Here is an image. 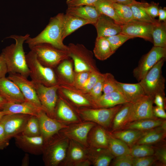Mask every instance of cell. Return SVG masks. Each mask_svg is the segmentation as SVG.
Returning a JSON list of instances; mask_svg holds the SVG:
<instances>
[{
  "instance_id": "1",
  "label": "cell",
  "mask_w": 166,
  "mask_h": 166,
  "mask_svg": "<svg viewBox=\"0 0 166 166\" xmlns=\"http://www.w3.org/2000/svg\"><path fill=\"white\" fill-rule=\"evenodd\" d=\"M30 37L29 34L24 36L11 35L8 38L14 39L15 43L3 49L1 53L6 63L8 73H18L27 77L30 72L28 67L23 44Z\"/></svg>"
},
{
  "instance_id": "2",
  "label": "cell",
  "mask_w": 166,
  "mask_h": 166,
  "mask_svg": "<svg viewBox=\"0 0 166 166\" xmlns=\"http://www.w3.org/2000/svg\"><path fill=\"white\" fill-rule=\"evenodd\" d=\"M64 14H58L51 18L48 24L38 35L29 37L25 41L30 48L41 43H48L60 49L68 50V46L63 43V19Z\"/></svg>"
},
{
  "instance_id": "3",
  "label": "cell",
  "mask_w": 166,
  "mask_h": 166,
  "mask_svg": "<svg viewBox=\"0 0 166 166\" xmlns=\"http://www.w3.org/2000/svg\"><path fill=\"white\" fill-rule=\"evenodd\" d=\"M69 141L68 138L59 132L45 142L42 154L45 165H61L65 158Z\"/></svg>"
},
{
  "instance_id": "4",
  "label": "cell",
  "mask_w": 166,
  "mask_h": 166,
  "mask_svg": "<svg viewBox=\"0 0 166 166\" xmlns=\"http://www.w3.org/2000/svg\"><path fill=\"white\" fill-rule=\"evenodd\" d=\"M26 58L32 81L47 86L59 85L53 69L42 65L33 51L31 50L26 54Z\"/></svg>"
},
{
  "instance_id": "5",
  "label": "cell",
  "mask_w": 166,
  "mask_h": 166,
  "mask_svg": "<svg viewBox=\"0 0 166 166\" xmlns=\"http://www.w3.org/2000/svg\"><path fill=\"white\" fill-rule=\"evenodd\" d=\"M165 60L166 58H164L159 61L139 81L145 95L153 100L157 94L165 96V80L162 68Z\"/></svg>"
},
{
  "instance_id": "6",
  "label": "cell",
  "mask_w": 166,
  "mask_h": 166,
  "mask_svg": "<svg viewBox=\"0 0 166 166\" xmlns=\"http://www.w3.org/2000/svg\"><path fill=\"white\" fill-rule=\"evenodd\" d=\"M123 105L107 108L83 107L77 108L75 110L83 121L94 122L105 128L110 126L115 115Z\"/></svg>"
},
{
  "instance_id": "7",
  "label": "cell",
  "mask_w": 166,
  "mask_h": 166,
  "mask_svg": "<svg viewBox=\"0 0 166 166\" xmlns=\"http://www.w3.org/2000/svg\"><path fill=\"white\" fill-rule=\"evenodd\" d=\"M68 47L69 57L73 62L75 72L98 70L93 58V53L83 45L71 43Z\"/></svg>"
},
{
  "instance_id": "8",
  "label": "cell",
  "mask_w": 166,
  "mask_h": 166,
  "mask_svg": "<svg viewBox=\"0 0 166 166\" xmlns=\"http://www.w3.org/2000/svg\"><path fill=\"white\" fill-rule=\"evenodd\" d=\"M43 65L54 69L63 60L69 58L68 50L57 48L48 43H41L30 48Z\"/></svg>"
},
{
  "instance_id": "9",
  "label": "cell",
  "mask_w": 166,
  "mask_h": 166,
  "mask_svg": "<svg viewBox=\"0 0 166 166\" xmlns=\"http://www.w3.org/2000/svg\"><path fill=\"white\" fill-rule=\"evenodd\" d=\"M34 83L37 96L44 111L48 116L54 118L58 98V90L60 85L47 86L41 84Z\"/></svg>"
},
{
  "instance_id": "10",
  "label": "cell",
  "mask_w": 166,
  "mask_h": 166,
  "mask_svg": "<svg viewBox=\"0 0 166 166\" xmlns=\"http://www.w3.org/2000/svg\"><path fill=\"white\" fill-rule=\"evenodd\" d=\"M166 57V48L153 46L144 55L138 66L133 71L134 77L140 81L148 71L159 61Z\"/></svg>"
},
{
  "instance_id": "11",
  "label": "cell",
  "mask_w": 166,
  "mask_h": 166,
  "mask_svg": "<svg viewBox=\"0 0 166 166\" xmlns=\"http://www.w3.org/2000/svg\"><path fill=\"white\" fill-rule=\"evenodd\" d=\"M88 148L69 140L65 158L61 165L89 166L92 164L88 158Z\"/></svg>"
},
{
  "instance_id": "12",
  "label": "cell",
  "mask_w": 166,
  "mask_h": 166,
  "mask_svg": "<svg viewBox=\"0 0 166 166\" xmlns=\"http://www.w3.org/2000/svg\"><path fill=\"white\" fill-rule=\"evenodd\" d=\"M96 124L92 122L82 121L69 124L59 132L69 140H74L88 148V135L91 129Z\"/></svg>"
},
{
  "instance_id": "13",
  "label": "cell",
  "mask_w": 166,
  "mask_h": 166,
  "mask_svg": "<svg viewBox=\"0 0 166 166\" xmlns=\"http://www.w3.org/2000/svg\"><path fill=\"white\" fill-rule=\"evenodd\" d=\"M7 78L14 83L22 94L25 101L43 110L36 91L34 83L18 73H10Z\"/></svg>"
},
{
  "instance_id": "14",
  "label": "cell",
  "mask_w": 166,
  "mask_h": 166,
  "mask_svg": "<svg viewBox=\"0 0 166 166\" xmlns=\"http://www.w3.org/2000/svg\"><path fill=\"white\" fill-rule=\"evenodd\" d=\"M31 116L19 113L5 115L0 121L7 138L10 140L22 133Z\"/></svg>"
},
{
  "instance_id": "15",
  "label": "cell",
  "mask_w": 166,
  "mask_h": 166,
  "mask_svg": "<svg viewBox=\"0 0 166 166\" xmlns=\"http://www.w3.org/2000/svg\"><path fill=\"white\" fill-rule=\"evenodd\" d=\"M153 101L145 95L132 103L127 124L135 121L156 117L153 113Z\"/></svg>"
},
{
  "instance_id": "16",
  "label": "cell",
  "mask_w": 166,
  "mask_h": 166,
  "mask_svg": "<svg viewBox=\"0 0 166 166\" xmlns=\"http://www.w3.org/2000/svg\"><path fill=\"white\" fill-rule=\"evenodd\" d=\"M154 25L134 20L121 25V33L134 38H140L153 43L152 34Z\"/></svg>"
},
{
  "instance_id": "17",
  "label": "cell",
  "mask_w": 166,
  "mask_h": 166,
  "mask_svg": "<svg viewBox=\"0 0 166 166\" xmlns=\"http://www.w3.org/2000/svg\"><path fill=\"white\" fill-rule=\"evenodd\" d=\"M37 117L39 122L41 135L43 138L45 142L68 125L50 117L43 110L40 112Z\"/></svg>"
},
{
  "instance_id": "18",
  "label": "cell",
  "mask_w": 166,
  "mask_h": 166,
  "mask_svg": "<svg viewBox=\"0 0 166 166\" xmlns=\"http://www.w3.org/2000/svg\"><path fill=\"white\" fill-rule=\"evenodd\" d=\"M14 138L16 145L26 153L35 155L42 154L45 141L41 135L29 136L21 133Z\"/></svg>"
},
{
  "instance_id": "19",
  "label": "cell",
  "mask_w": 166,
  "mask_h": 166,
  "mask_svg": "<svg viewBox=\"0 0 166 166\" xmlns=\"http://www.w3.org/2000/svg\"><path fill=\"white\" fill-rule=\"evenodd\" d=\"M56 105L54 118L66 124H70L82 121L76 110L60 95Z\"/></svg>"
},
{
  "instance_id": "20",
  "label": "cell",
  "mask_w": 166,
  "mask_h": 166,
  "mask_svg": "<svg viewBox=\"0 0 166 166\" xmlns=\"http://www.w3.org/2000/svg\"><path fill=\"white\" fill-rule=\"evenodd\" d=\"M58 94L66 98L78 107L94 108L93 101L86 94L81 93L68 85H60Z\"/></svg>"
},
{
  "instance_id": "21",
  "label": "cell",
  "mask_w": 166,
  "mask_h": 166,
  "mask_svg": "<svg viewBox=\"0 0 166 166\" xmlns=\"http://www.w3.org/2000/svg\"><path fill=\"white\" fill-rule=\"evenodd\" d=\"M0 96L8 102L19 103L25 101L17 85L6 77L0 78Z\"/></svg>"
},
{
  "instance_id": "22",
  "label": "cell",
  "mask_w": 166,
  "mask_h": 166,
  "mask_svg": "<svg viewBox=\"0 0 166 166\" xmlns=\"http://www.w3.org/2000/svg\"><path fill=\"white\" fill-rule=\"evenodd\" d=\"M94 26L97 30V38L113 36L121 31V25L116 23L111 18L101 14Z\"/></svg>"
},
{
  "instance_id": "23",
  "label": "cell",
  "mask_w": 166,
  "mask_h": 166,
  "mask_svg": "<svg viewBox=\"0 0 166 166\" xmlns=\"http://www.w3.org/2000/svg\"><path fill=\"white\" fill-rule=\"evenodd\" d=\"M110 132L105 128L96 124L90 130L87 139L89 147L108 148Z\"/></svg>"
},
{
  "instance_id": "24",
  "label": "cell",
  "mask_w": 166,
  "mask_h": 166,
  "mask_svg": "<svg viewBox=\"0 0 166 166\" xmlns=\"http://www.w3.org/2000/svg\"><path fill=\"white\" fill-rule=\"evenodd\" d=\"M69 58L62 61L54 69L59 85H71L73 83L75 73L73 69L72 60Z\"/></svg>"
},
{
  "instance_id": "25",
  "label": "cell",
  "mask_w": 166,
  "mask_h": 166,
  "mask_svg": "<svg viewBox=\"0 0 166 166\" xmlns=\"http://www.w3.org/2000/svg\"><path fill=\"white\" fill-rule=\"evenodd\" d=\"M129 102L119 91L103 94L94 102V108H107Z\"/></svg>"
},
{
  "instance_id": "26",
  "label": "cell",
  "mask_w": 166,
  "mask_h": 166,
  "mask_svg": "<svg viewBox=\"0 0 166 166\" xmlns=\"http://www.w3.org/2000/svg\"><path fill=\"white\" fill-rule=\"evenodd\" d=\"M87 149L88 159L95 166H108L114 157L108 148Z\"/></svg>"
},
{
  "instance_id": "27",
  "label": "cell",
  "mask_w": 166,
  "mask_h": 166,
  "mask_svg": "<svg viewBox=\"0 0 166 166\" xmlns=\"http://www.w3.org/2000/svg\"><path fill=\"white\" fill-rule=\"evenodd\" d=\"M66 13L89 21L93 25L101 14L93 6L68 7Z\"/></svg>"
},
{
  "instance_id": "28",
  "label": "cell",
  "mask_w": 166,
  "mask_h": 166,
  "mask_svg": "<svg viewBox=\"0 0 166 166\" xmlns=\"http://www.w3.org/2000/svg\"><path fill=\"white\" fill-rule=\"evenodd\" d=\"M41 109L29 102L15 103L7 102L2 110L10 114L19 113L38 117Z\"/></svg>"
},
{
  "instance_id": "29",
  "label": "cell",
  "mask_w": 166,
  "mask_h": 166,
  "mask_svg": "<svg viewBox=\"0 0 166 166\" xmlns=\"http://www.w3.org/2000/svg\"><path fill=\"white\" fill-rule=\"evenodd\" d=\"M121 93L129 102L133 103L146 95L139 83L134 84L123 83L117 81Z\"/></svg>"
},
{
  "instance_id": "30",
  "label": "cell",
  "mask_w": 166,
  "mask_h": 166,
  "mask_svg": "<svg viewBox=\"0 0 166 166\" xmlns=\"http://www.w3.org/2000/svg\"><path fill=\"white\" fill-rule=\"evenodd\" d=\"M89 24H92L89 21L66 13L63 19V40L80 28Z\"/></svg>"
},
{
  "instance_id": "31",
  "label": "cell",
  "mask_w": 166,
  "mask_h": 166,
  "mask_svg": "<svg viewBox=\"0 0 166 166\" xmlns=\"http://www.w3.org/2000/svg\"><path fill=\"white\" fill-rule=\"evenodd\" d=\"M166 134V121L160 126L146 131L135 144L150 145L162 140Z\"/></svg>"
},
{
  "instance_id": "32",
  "label": "cell",
  "mask_w": 166,
  "mask_h": 166,
  "mask_svg": "<svg viewBox=\"0 0 166 166\" xmlns=\"http://www.w3.org/2000/svg\"><path fill=\"white\" fill-rule=\"evenodd\" d=\"M166 121L164 119L156 117L141 119L128 123L121 130L130 129L147 131L160 126Z\"/></svg>"
},
{
  "instance_id": "33",
  "label": "cell",
  "mask_w": 166,
  "mask_h": 166,
  "mask_svg": "<svg viewBox=\"0 0 166 166\" xmlns=\"http://www.w3.org/2000/svg\"><path fill=\"white\" fill-rule=\"evenodd\" d=\"M146 131L129 129L110 132L113 136L121 140L131 147L136 144Z\"/></svg>"
},
{
  "instance_id": "34",
  "label": "cell",
  "mask_w": 166,
  "mask_h": 166,
  "mask_svg": "<svg viewBox=\"0 0 166 166\" xmlns=\"http://www.w3.org/2000/svg\"><path fill=\"white\" fill-rule=\"evenodd\" d=\"M93 53L96 58L101 61L107 59L114 53L109 41L105 37H97Z\"/></svg>"
},
{
  "instance_id": "35",
  "label": "cell",
  "mask_w": 166,
  "mask_h": 166,
  "mask_svg": "<svg viewBox=\"0 0 166 166\" xmlns=\"http://www.w3.org/2000/svg\"><path fill=\"white\" fill-rule=\"evenodd\" d=\"M132 103L123 104L115 115L112 122V130L110 132L121 129L127 124Z\"/></svg>"
},
{
  "instance_id": "36",
  "label": "cell",
  "mask_w": 166,
  "mask_h": 166,
  "mask_svg": "<svg viewBox=\"0 0 166 166\" xmlns=\"http://www.w3.org/2000/svg\"><path fill=\"white\" fill-rule=\"evenodd\" d=\"M148 4L146 2L136 1L129 5L135 20L155 24L159 22L158 20L151 17L147 12L145 6Z\"/></svg>"
},
{
  "instance_id": "37",
  "label": "cell",
  "mask_w": 166,
  "mask_h": 166,
  "mask_svg": "<svg viewBox=\"0 0 166 166\" xmlns=\"http://www.w3.org/2000/svg\"><path fill=\"white\" fill-rule=\"evenodd\" d=\"M108 149L114 157L130 154L129 146L121 140L113 136L110 132Z\"/></svg>"
},
{
  "instance_id": "38",
  "label": "cell",
  "mask_w": 166,
  "mask_h": 166,
  "mask_svg": "<svg viewBox=\"0 0 166 166\" xmlns=\"http://www.w3.org/2000/svg\"><path fill=\"white\" fill-rule=\"evenodd\" d=\"M94 6L101 14L111 18L118 24L121 25L123 24L110 0H98Z\"/></svg>"
},
{
  "instance_id": "39",
  "label": "cell",
  "mask_w": 166,
  "mask_h": 166,
  "mask_svg": "<svg viewBox=\"0 0 166 166\" xmlns=\"http://www.w3.org/2000/svg\"><path fill=\"white\" fill-rule=\"evenodd\" d=\"M152 34L154 46L166 48V22L154 24Z\"/></svg>"
},
{
  "instance_id": "40",
  "label": "cell",
  "mask_w": 166,
  "mask_h": 166,
  "mask_svg": "<svg viewBox=\"0 0 166 166\" xmlns=\"http://www.w3.org/2000/svg\"><path fill=\"white\" fill-rule=\"evenodd\" d=\"M111 2L117 15L123 24L135 20L129 5Z\"/></svg>"
},
{
  "instance_id": "41",
  "label": "cell",
  "mask_w": 166,
  "mask_h": 166,
  "mask_svg": "<svg viewBox=\"0 0 166 166\" xmlns=\"http://www.w3.org/2000/svg\"><path fill=\"white\" fill-rule=\"evenodd\" d=\"M21 134L29 136H37L41 135L39 122L37 117L30 116Z\"/></svg>"
},
{
  "instance_id": "42",
  "label": "cell",
  "mask_w": 166,
  "mask_h": 166,
  "mask_svg": "<svg viewBox=\"0 0 166 166\" xmlns=\"http://www.w3.org/2000/svg\"><path fill=\"white\" fill-rule=\"evenodd\" d=\"M130 148V155L133 158L153 155L155 152V149L152 147L146 144H135Z\"/></svg>"
},
{
  "instance_id": "43",
  "label": "cell",
  "mask_w": 166,
  "mask_h": 166,
  "mask_svg": "<svg viewBox=\"0 0 166 166\" xmlns=\"http://www.w3.org/2000/svg\"><path fill=\"white\" fill-rule=\"evenodd\" d=\"M117 81L111 73H104V78L103 83L102 92L106 94L115 91H119L121 93Z\"/></svg>"
},
{
  "instance_id": "44",
  "label": "cell",
  "mask_w": 166,
  "mask_h": 166,
  "mask_svg": "<svg viewBox=\"0 0 166 166\" xmlns=\"http://www.w3.org/2000/svg\"><path fill=\"white\" fill-rule=\"evenodd\" d=\"M105 38L109 41L112 50L114 53L120 46L127 40L135 38L121 33Z\"/></svg>"
},
{
  "instance_id": "45",
  "label": "cell",
  "mask_w": 166,
  "mask_h": 166,
  "mask_svg": "<svg viewBox=\"0 0 166 166\" xmlns=\"http://www.w3.org/2000/svg\"><path fill=\"white\" fill-rule=\"evenodd\" d=\"M102 74L98 70L92 71L86 82L80 89H76L70 87L81 93L86 94L91 89Z\"/></svg>"
},
{
  "instance_id": "46",
  "label": "cell",
  "mask_w": 166,
  "mask_h": 166,
  "mask_svg": "<svg viewBox=\"0 0 166 166\" xmlns=\"http://www.w3.org/2000/svg\"><path fill=\"white\" fill-rule=\"evenodd\" d=\"M104 78V73L90 91L86 94L94 102L102 94V86Z\"/></svg>"
},
{
  "instance_id": "47",
  "label": "cell",
  "mask_w": 166,
  "mask_h": 166,
  "mask_svg": "<svg viewBox=\"0 0 166 166\" xmlns=\"http://www.w3.org/2000/svg\"><path fill=\"white\" fill-rule=\"evenodd\" d=\"M91 72L92 71L76 73L75 74L74 81L73 85L69 86L76 89H80L87 81Z\"/></svg>"
},
{
  "instance_id": "48",
  "label": "cell",
  "mask_w": 166,
  "mask_h": 166,
  "mask_svg": "<svg viewBox=\"0 0 166 166\" xmlns=\"http://www.w3.org/2000/svg\"><path fill=\"white\" fill-rule=\"evenodd\" d=\"M156 159L154 155L133 158L132 166H149L154 164Z\"/></svg>"
},
{
  "instance_id": "49",
  "label": "cell",
  "mask_w": 166,
  "mask_h": 166,
  "mask_svg": "<svg viewBox=\"0 0 166 166\" xmlns=\"http://www.w3.org/2000/svg\"><path fill=\"white\" fill-rule=\"evenodd\" d=\"M133 157L130 154L116 157L111 164L113 166H132Z\"/></svg>"
},
{
  "instance_id": "50",
  "label": "cell",
  "mask_w": 166,
  "mask_h": 166,
  "mask_svg": "<svg viewBox=\"0 0 166 166\" xmlns=\"http://www.w3.org/2000/svg\"><path fill=\"white\" fill-rule=\"evenodd\" d=\"M155 157L156 161H158L162 166L166 165V148L165 146H161L155 149L153 155Z\"/></svg>"
},
{
  "instance_id": "51",
  "label": "cell",
  "mask_w": 166,
  "mask_h": 166,
  "mask_svg": "<svg viewBox=\"0 0 166 166\" xmlns=\"http://www.w3.org/2000/svg\"><path fill=\"white\" fill-rule=\"evenodd\" d=\"M98 0H66L68 7L93 6Z\"/></svg>"
},
{
  "instance_id": "52",
  "label": "cell",
  "mask_w": 166,
  "mask_h": 166,
  "mask_svg": "<svg viewBox=\"0 0 166 166\" xmlns=\"http://www.w3.org/2000/svg\"><path fill=\"white\" fill-rule=\"evenodd\" d=\"M159 3L152 2L145 6V9L148 14L152 18H155L158 16Z\"/></svg>"
},
{
  "instance_id": "53",
  "label": "cell",
  "mask_w": 166,
  "mask_h": 166,
  "mask_svg": "<svg viewBox=\"0 0 166 166\" xmlns=\"http://www.w3.org/2000/svg\"><path fill=\"white\" fill-rule=\"evenodd\" d=\"M9 140L6 136L2 124L0 121V150H3L9 145Z\"/></svg>"
},
{
  "instance_id": "54",
  "label": "cell",
  "mask_w": 166,
  "mask_h": 166,
  "mask_svg": "<svg viewBox=\"0 0 166 166\" xmlns=\"http://www.w3.org/2000/svg\"><path fill=\"white\" fill-rule=\"evenodd\" d=\"M165 101V96H164L160 94H157L155 96L153 102L156 106L164 109Z\"/></svg>"
},
{
  "instance_id": "55",
  "label": "cell",
  "mask_w": 166,
  "mask_h": 166,
  "mask_svg": "<svg viewBox=\"0 0 166 166\" xmlns=\"http://www.w3.org/2000/svg\"><path fill=\"white\" fill-rule=\"evenodd\" d=\"M7 73V65L4 58L1 53L0 54V78L5 77Z\"/></svg>"
},
{
  "instance_id": "56",
  "label": "cell",
  "mask_w": 166,
  "mask_h": 166,
  "mask_svg": "<svg viewBox=\"0 0 166 166\" xmlns=\"http://www.w3.org/2000/svg\"><path fill=\"white\" fill-rule=\"evenodd\" d=\"M153 113L154 116L156 117L162 119L166 118V113L164 109L157 106L153 107Z\"/></svg>"
},
{
  "instance_id": "57",
  "label": "cell",
  "mask_w": 166,
  "mask_h": 166,
  "mask_svg": "<svg viewBox=\"0 0 166 166\" xmlns=\"http://www.w3.org/2000/svg\"><path fill=\"white\" fill-rule=\"evenodd\" d=\"M159 19L158 20V22H166V8L164 7L162 8L159 7L158 11Z\"/></svg>"
},
{
  "instance_id": "58",
  "label": "cell",
  "mask_w": 166,
  "mask_h": 166,
  "mask_svg": "<svg viewBox=\"0 0 166 166\" xmlns=\"http://www.w3.org/2000/svg\"><path fill=\"white\" fill-rule=\"evenodd\" d=\"M110 1L117 3L125 5H130L136 1L135 0H109Z\"/></svg>"
},
{
  "instance_id": "59",
  "label": "cell",
  "mask_w": 166,
  "mask_h": 166,
  "mask_svg": "<svg viewBox=\"0 0 166 166\" xmlns=\"http://www.w3.org/2000/svg\"><path fill=\"white\" fill-rule=\"evenodd\" d=\"M29 163V157L28 153H26L22 160V166H27Z\"/></svg>"
},
{
  "instance_id": "60",
  "label": "cell",
  "mask_w": 166,
  "mask_h": 166,
  "mask_svg": "<svg viewBox=\"0 0 166 166\" xmlns=\"http://www.w3.org/2000/svg\"><path fill=\"white\" fill-rule=\"evenodd\" d=\"M7 101L0 96V110H3L4 106Z\"/></svg>"
},
{
  "instance_id": "61",
  "label": "cell",
  "mask_w": 166,
  "mask_h": 166,
  "mask_svg": "<svg viewBox=\"0 0 166 166\" xmlns=\"http://www.w3.org/2000/svg\"><path fill=\"white\" fill-rule=\"evenodd\" d=\"M9 114L10 113L4 111L2 110H0V121L5 115Z\"/></svg>"
}]
</instances>
